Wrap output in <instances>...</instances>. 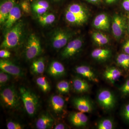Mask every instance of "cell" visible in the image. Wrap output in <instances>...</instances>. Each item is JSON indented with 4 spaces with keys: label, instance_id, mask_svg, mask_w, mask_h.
Here are the masks:
<instances>
[{
    "label": "cell",
    "instance_id": "cell-23",
    "mask_svg": "<svg viewBox=\"0 0 129 129\" xmlns=\"http://www.w3.org/2000/svg\"><path fill=\"white\" fill-rule=\"evenodd\" d=\"M111 51L108 49L97 48L91 52V57L95 60L99 61H105L110 57Z\"/></svg>",
    "mask_w": 129,
    "mask_h": 129
},
{
    "label": "cell",
    "instance_id": "cell-35",
    "mask_svg": "<svg viewBox=\"0 0 129 129\" xmlns=\"http://www.w3.org/2000/svg\"><path fill=\"white\" fill-rule=\"evenodd\" d=\"M122 114L124 118L129 123V103L124 106Z\"/></svg>",
    "mask_w": 129,
    "mask_h": 129
},
{
    "label": "cell",
    "instance_id": "cell-25",
    "mask_svg": "<svg viewBox=\"0 0 129 129\" xmlns=\"http://www.w3.org/2000/svg\"><path fill=\"white\" fill-rule=\"evenodd\" d=\"M37 19L39 22L43 25H50L55 22L56 17L52 13H45L40 15H38Z\"/></svg>",
    "mask_w": 129,
    "mask_h": 129
},
{
    "label": "cell",
    "instance_id": "cell-29",
    "mask_svg": "<svg viewBox=\"0 0 129 129\" xmlns=\"http://www.w3.org/2000/svg\"><path fill=\"white\" fill-rule=\"evenodd\" d=\"M56 87L58 91L63 94L68 93L70 89L69 83L65 80L61 81L58 82Z\"/></svg>",
    "mask_w": 129,
    "mask_h": 129
},
{
    "label": "cell",
    "instance_id": "cell-33",
    "mask_svg": "<svg viewBox=\"0 0 129 129\" xmlns=\"http://www.w3.org/2000/svg\"><path fill=\"white\" fill-rule=\"evenodd\" d=\"M119 90L123 94H129V79L119 88Z\"/></svg>",
    "mask_w": 129,
    "mask_h": 129
},
{
    "label": "cell",
    "instance_id": "cell-2",
    "mask_svg": "<svg viewBox=\"0 0 129 129\" xmlns=\"http://www.w3.org/2000/svg\"><path fill=\"white\" fill-rule=\"evenodd\" d=\"M65 19L74 25H82L87 21L88 14L85 9L78 4L70 5L65 12Z\"/></svg>",
    "mask_w": 129,
    "mask_h": 129
},
{
    "label": "cell",
    "instance_id": "cell-11",
    "mask_svg": "<svg viewBox=\"0 0 129 129\" xmlns=\"http://www.w3.org/2000/svg\"><path fill=\"white\" fill-rule=\"evenodd\" d=\"M113 35L116 39L122 36L125 28V22L123 19L119 15H114L113 18L112 25Z\"/></svg>",
    "mask_w": 129,
    "mask_h": 129
},
{
    "label": "cell",
    "instance_id": "cell-15",
    "mask_svg": "<svg viewBox=\"0 0 129 129\" xmlns=\"http://www.w3.org/2000/svg\"><path fill=\"white\" fill-rule=\"evenodd\" d=\"M54 122L53 118L48 113H46L40 116L36 121V126L38 129H49L52 127Z\"/></svg>",
    "mask_w": 129,
    "mask_h": 129
},
{
    "label": "cell",
    "instance_id": "cell-14",
    "mask_svg": "<svg viewBox=\"0 0 129 129\" xmlns=\"http://www.w3.org/2000/svg\"><path fill=\"white\" fill-rule=\"evenodd\" d=\"M69 120L72 124L77 127H85L88 123V119L84 113L79 112L70 114Z\"/></svg>",
    "mask_w": 129,
    "mask_h": 129
},
{
    "label": "cell",
    "instance_id": "cell-37",
    "mask_svg": "<svg viewBox=\"0 0 129 129\" xmlns=\"http://www.w3.org/2000/svg\"><path fill=\"white\" fill-rule=\"evenodd\" d=\"M122 6L125 11H129V0H124L122 3Z\"/></svg>",
    "mask_w": 129,
    "mask_h": 129
},
{
    "label": "cell",
    "instance_id": "cell-21",
    "mask_svg": "<svg viewBox=\"0 0 129 129\" xmlns=\"http://www.w3.org/2000/svg\"><path fill=\"white\" fill-rule=\"evenodd\" d=\"M49 7V3L45 0H39L35 2L31 7L32 10L37 15L46 13Z\"/></svg>",
    "mask_w": 129,
    "mask_h": 129
},
{
    "label": "cell",
    "instance_id": "cell-20",
    "mask_svg": "<svg viewBox=\"0 0 129 129\" xmlns=\"http://www.w3.org/2000/svg\"><path fill=\"white\" fill-rule=\"evenodd\" d=\"M103 75L106 80L114 84L120 78L122 73L118 69L112 67L107 69L104 72Z\"/></svg>",
    "mask_w": 129,
    "mask_h": 129
},
{
    "label": "cell",
    "instance_id": "cell-22",
    "mask_svg": "<svg viewBox=\"0 0 129 129\" xmlns=\"http://www.w3.org/2000/svg\"><path fill=\"white\" fill-rule=\"evenodd\" d=\"M73 85L75 90L79 93L87 92L90 88L89 85L86 81L78 78L73 80Z\"/></svg>",
    "mask_w": 129,
    "mask_h": 129
},
{
    "label": "cell",
    "instance_id": "cell-3",
    "mask_svg": "<svg viewBox=\"0 0 129 129\" xmlns=\"http://www.w3.org/2000/svg\"><path fill=\"white\" fill-rule=\"evenodd\" d=\"M19 92L25 111L29 116L33 117L37 113L39 107L38 98L32 91L24 87H21Z\"/></svg>",
    "mask_w": 129,
    "mask_h": 129
},
{
    "label": "cell",
    "instance_id": "cell-10",
    "mask_svg": "<svg viewBox=\"0 0 129 129\" xmlns=\"http://www.w3.org/2000/svg\"><path fill=\"white\" fill-rule=\"evenodd\" d=\"M22 16L21 8L19 5L16 4L9 13L6 20L3 24L4 27L9 29L17 23Z\"/></svg>",
    "mask_w": 129,
    "mask_h": 129
},
{
    "label": "cell",
    "instance_id": "cell-30",
    "mask_svg": "<svg viewBox=\"0 0 129 129\" xmlns=\"http://www.w3.org/2000/svg\"><path fill=\"white\" fill-rule=\"evenodd\" d=\"M97 127L99 129H112L113 128V124L111 119H105L99 122Z\"/></svg>",
    "mask_w": 129,
    "mask_h": 129
},
{
    "label": "cell",
    "instance_id": "cell-31",
    "mask_svg": "<svg viewBox=\"0 0 129 129\" xmlns=\"http://www.w3.org/2000/svg\"><path fill=\"white\" fill-rule=\"evenodd\" d=\"M11 75L1 70L0 72V84L1 86L5 85L11 79Z\"/></svg>",
    "mask_w": 129,
    "mask_h": 129
},
{
    "label": "cell",
    "instance_id": "cell-24",
    "mask_svg": "<svg viewBox=\"0 0 129 129\" xmlns=\"http://www.w3.org/2000/svg\"><path fill=\"white\" fill-rule=\"evenodd\" d=\"M45 60L41 57L34 60L31 65L32 72L36 74H41L44 73L45 70Z\"/></svg>",
    "mask_w": 129,
    "mask_h": 129
},
{
    "label": "cell",
    "instance_id": "cell-41",
    "mask_svg": "<svg viewBox=\"0 0 129 129\" xmlns=\"http://www.w3.org/2000/svg\"><path fill=\"white\" fill-rule=\"evenodd\" d=\"M106 2L108 4H111L112 3L114 2L115 1V0H106Z\"/></svg>",
    "mask_w": 129,
    "mask_h": 129
},
{
    "label": "cell",
    "instance_id": "cell-34",
    "mask_svg": "<svg viewBox=\"0 0 129 129\" xmlns=\"http://www.w3.org/2000/svg\"><path fill=\"white\" fill-rule=\"evenodd\" d=\"M7 127L8 129H21L23 128L21 124L17 122L10 121L7 124Z\"/></svg>",
    "mask_w": 129,
    "mask_h": 129
},
{
    "label": "cell",
    "instance_id": "cell-27",
    "mask_svg": "<svg viewBox=\"0 0 129 129\" xmlns=\"http://www.w3.org/2000/svg\"><path fill=\"white\" fill-rule=\"evenodd\" d=\"M117 63L118 65L124 69L127 70L129 69V55L127 53H122L118 56Z\"/></svg>",
    "mask_w": 129,
    "mask_h": 129
},
{
    "label": "cell",
    "instance_id": "cell-38",
    "mask_svg": "<svg viewBox=\"0 0 129 129\" xmlns=\"http://www.w3.org/2000/svg\"><path fill=\"white\" fill-rule=\"evenodd\" d=\"M123 50L125 53L129 55V40L127 41L124 45Z\"/></svg>",
    "mask_w": 129,
    "mask_h": 129
},
{
    "label": "cell",
    "instance_id": "cell-28",
    "mask_svg": "<svg viewBox=\"0 0 129 129\" xmlns=\"http://www.w3.org/2000/svg\"><path fill=\"white\" fill-rule=\"evenodd\" d=\"M36 82L37 85L43 92H47L50 91V86L45 77H39L36 79Z\"/></svg>",
    "mask_w": 129,
    "mask_h": 129
},
{
    "label": "cell",
    "instance_id": "cell-17",
    "mask_svg": "<svg viewBox=\"0 0 129 129\" xmlns=\"http://www.w3.org/2000/svg\"><path fill=\"white\" fill-rule=\"evenodd\" d=\"M75 70L77 74L88 79L89 80L96 83H98L99 81L94 73L88 66L85 65L78 66L75 68Z\"/></svg>",
    "mask_w": 129,
    "mask_h": 129
},
{
    "label": "cell",
    "instance_id": "cell-4",
    "mask_svg": "<svg viewBox=\"0 0 129 129\" xmlns=\"http://www.w3.org/2000/svg\"><path fill=\"white\" fill-rule=\"evenodd\" d=\"M0 94L2 103L7 108L15 109L19 106L18 94L13 86H8L3 89Z\"/></svg>",
    "mask_w": 129,
    "mask_h": 129
},
{
    "label": "cell",
    "instance_id": "cell-6",
    "mask_svg": "<svg viewBox=\"0 0 129 129\" xmlns=\"http://www.w3.org/2000/svg\"><path fill=\"white\" fill-rule=\"evenodd\" d=\"M72 37L71 33L62 29L55 30L51 39L52 46L55 49H60L66 46Z\"/></svg>",
    "mask_w": 129,
    "mask_h": 129
},
{
    "label": "cell",
    "instance_id": "cell-18",
    "mask_svg": "<svg viewBox=\"0 0 129 129\" xmlns=\"http://www.w3.org/2000/svg\"><path fill=\"white\" fill-rule=\"evenodd\" d=\"M48 72L50 75L53 77H60L65 74V68L61 63L57 61H53L49 65Z\"/></svg>",
    "mask_w": 129,
    "mask_h": 129
},
{
    "label": "cell",
    "instance_id": "cell-16",
    "mask_svg": "<svg viewBox=\"0 0 129 129\" xmlns=\"http://www.w3.org/2000/svg\"><path fill=\"white\" fill-rule=\"evenodd\" d=\"M51 107L54 112L57 114L61 113L64 108L65 101L63 98L58 95H54L50 99Z\"/></svg>",
    "mask_w": 129,
    "mask_h": 129
},
{
    "label": "cell",
    "instance_id": "cell-32",
    "mask_svg": "<svg viewBox=\"0 0 129 129\" xmlns=\"http://www.w3.org/2000/svg\"><path fill=\"white\" fill-rule=\"evenodd\" d=\"M21 9L24 12L28 14L31 10V6L29 1L27 0H24L21 3L20 5Z\"/></svg>",
    "mask_w": 129,
    "mask_h": 129
},
{
    "label": "cell",
    "instance_id": "cell-19",
    "mask_svg": "<svg viewBox=\"0 0 129 129\" xmlns=\"http://www.w3.org/2000/svg\"><path fill=\"white\" fill-rule=\"evenodd\" d=\"M93 25L97 29L104 30H108L109 22L108 17L104 13L99 14L95 18Z\"/></svg>",
    "mask_w": 129,
    "mask_h": 129
},
{
    "label": "cell",
    "instance_id": "cell-1",
    "mask_svg": "<svg viewBox=\"0 0 129 129\" xmlns=\"http://www.w3.org/2000/svg\"><path fill=\"white\" fill-rule=\"evenodd\" d=\"M24 29V24L22 21L17 22L8 29L1 44V48H13L18 46L23 36Z\"/></svg>",
    "mask_w": 129,
    "mask_h": 129
},
{
    "label": "cell",
    "instance_id": "cell-36",
    "mask_svg": "<svg viewBox=\"0 0 129 129\" xmlns=\"http://www.w3.org/2000/svg\"><path fill=\"white\" fill-rule=\"evenodd\" d=\"M11 52L7 50L2 49L0 51V57L1 58H8L11 56Z\"/></svg>",
    "mask_w": 129,
    "mask_h": 129
},
{
    "label": "cell",
    "instance_id": "cell-39",
    "mask_svg": "<svg viewBox=\"0 0 129 129\" xmlns=\"http://www.w3.org/2000/svg\"><path fill=\"white\" fill-rule=\"evenodd\" d=\"M66 127L64 124L62 123H59L56 125L54 127V129H64Z\"/></svg>",
    "mask_w": 129,
    "mask_h": 129
},
{
    "label": "cell",
    "instance_id": "cell-26",
    "mask_svg": "<svg viewBox=\"0 0 129 129\" xmlns=\"http://www.w3.org/2000/svg\"><path fill=\"white\" fill-rule=\"evenodd\" d=\"M92 38L95 43L99 46L106 45L109 42L107 36L100 32H95L92 35Z\"/></svg>",
    "mask_w": 129,
    "mask_h": 129
},
{
    "label": "cell",
    "instance_id": "cell-9",
    "mask_svg": "<svg viewBox=\"0 0 129 129\" xmlns=\"http://www.w3.org/2000/svg\"><path fill=\"white\" fill-rule=\"evenodd\" d=\"M1 70L15 77H22L23 73L18 66L8 60L2 59L0 60Z\"/></svg>",
    "mask_w": 129,
    "mask_h": 129
},
{
    "label": "cell",
    "instance_id": "cell-5",
    "mask_svg": "<svg viewBox=\"0 0 129 129\" xmlns=\"http://www.w3.org/2000/svg\"><path fill=\"white\" fill-rule=\"evenodd\" d=\"M42 52V48L39 39L35 34H31L28 38L25 48L26 58L32 60L39 56Z\"/></svg>",
    "mask_w": 129,
    "mask_h": 129
},
{
    "label": "cell",
    "instance_id": "cell-8",
    "mask_svg": "<svg viewBox=\"0 0 129 129\" xmlns=\"http://www.w3.org/2000/svg\"><path fill=\"white\" fill-rule=\"evenodd\" d=\"M83 45V41L80 38H77L69 42L62 52V57L63 58L72 57L78 52Z\"/></svg>",
    "mask_w": 129,
    "mask_h": 129
},
{
    "label": "cell",
    "instance_id": "cell-40",
    "mask_svg": "<svg viewBox=\"0 0 129 129\" xmlns=\"http://www.w3.org/2000/svg\"><path fill=\"white\" fill-rule=\"evenodd\" d=\"M89 2L92 3H97L100 1V0H86Z\"/></svg>",
    "mask_w": 129,
    "mask_h": 129
},
{
    "label": "cell",
    "instance_id": "cell-13",
    "mask_svg": "<svg viewBox=\"0 0 129 129\" xmlns=\"http://www.w3.org/2000/svg\"><path fill=\"white\" fill-rule=\"evenodd\" d=\"M16 0H5L0 5V23L4 24L9 13L16 4Z\"/></svg>",
    "mask_w": 129,
    "mask_h": 129
},
{
    "label": "cell",
    "instance_id": "cell-42",
    "mask_svg": "<svg viewBox=\"0 0 129 129\" xmlns=\"http://www.w3.org/2000/svg\"><path fill=\"white\" fill-rule=\"evenodd\" d=\"M53 1H59V0H53Z\"/></svg>",
    "mask_w": 129,
    "mask_h": 129
},
{
    "label": "cell",
    "instance_id": "cell-7",
    "mask_svg": "<svg viewBox=\"0 0 129 129\" xmlns=\"http://www.w3.org/2000/svg\"><path fill=\"white\" fill-rule=\"evenodd\" d=\"M97 99L100 105L106 110L112 109L115 106V96L109 90L104 89L101 91L98 95Z\"/></svg>",
    "mask_w": 129,
    "mask_h": 129
},
{
    "label": "cell",
    "instance_id": "cell-12",
    "mask_svg": "<svg viewBox=\"0 0 129 129\" xmlns=\"http://www.w3.org/2000/svg\"><path fill=\"white\" fill-rule=\"evenodd\" d=\"M74 106L77 110L82 112L89 113L92 110V105L89 99L85 97L74 98L73 101Z\"/></svg>",
    "mask_w": 129,
    "mask_h": 129
},
{
    "label": "cell",
    "instance_id": "cell-43",
    "mask_svg": "<svg viewBox=\"0 0 129 129\" xmlns=\"http://www.w3.org/2000/svg\"><path fill=\"white\" fill-rule=\"evenodd\" d=\"M27 1H32V0H27Z\"/></svg>",
    "mask_w": 129,
    "mask_h": 129
},
{
    "label": "cell",
    "instance_id": "cell-44",
    "mask_svg": "<svg viewBox=\"0 0 129 129\" xmlns=\"http://www.w3.org/2000/svg\"></svg>",
    "mask_w": 129,
    "mask_h": 129
}]
</instances>
